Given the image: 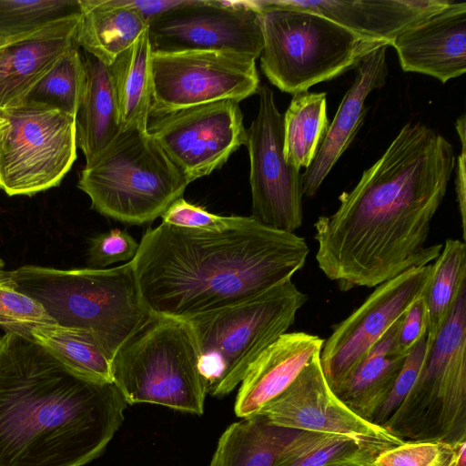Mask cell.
Returning a JSON list of instances; mask_svg holds the SVG:
<instances>
[{
    "instance_id": "6da1fadb",
    "label": "cell",
    "mask_w": 466,
    "mask_h": 466,
    "mask_svg": "<svg viewBox=\"0 0 466 466\" xmlns=\"http://www.w3.org/2000/svg\"><path fill=\"white\" fill-rule=\"evenodd\" d=\"M455 167L453 146L420 123H407L339 206L314 223L319 269L341 291L375 288L434 261L432 218Z\"/></svg>"
},
{
    "instance_id": "7a4b0ae2",
    "label": "cell",
    "mask_w": 466,
    "mask_h": 466,
    "mask_svg": "<svg viewBox=\"0 0 466 466\" xmlns=\"http://www.w3.org/2000/svg\"><path fill=\"white\" fill-rule=\"evenodd\" d=\"M309 253L295 233L238 216L218 229L161 222L143 235L132 263L147 311L188 321L291 280Z\"/></svg>"
},
{
    "instance_id": "3957f363",
    "label": "cell",
    "mask_w": 466,
    "mask_h": 466,
    "mask_svg": "<svg viewBox=\"0 0 466 466\" xmlns=\"http://www.w3.org/2000/svg\"><path fill=\"white\" fill-rule=\"evenodd\" d=\"M127 403L15 332L0 337V466H83L106 449Z\"/></svg>"
},
{
    "instance_id": "277c9868",
    "label": "cell",
    "mask_w": 466,
    "mask_h": 466,
    "mask_svg": "<svg viewBox=\"0 0 466 466\" xmlns=\"http://www.w3.org/2000/svg\"><path fill=\"white\" fill-rule=\"evenodd\" d=\"M10 277L56 324L90 334L111 360L153 317L141 300L132 260L108 268L25 265Z\"/></svg>"
},
{
    "instance_id": "5b68a950",
    "label": "cell",
    "mask_w": 466,
    "mask_h": 466,
    "mask_svg": "<svg viewBox=\"0 0 466 466\" xmlns=\"http://www.w3.org/2000/svg\"><path fill=\"white\" fill-rule=\"evenodd\" d=\"M263 35L260 68L282 92L297 94L356 68L388 42L355 33L280 0L255 1Z\"/></svg>"
},
{
    "instance_id": "8992f818",
    "label": "cell",
    "mask_w": 466,
    "mask_h": 466,
    "mask_svg": "<svg viewBox=\"0 0 466 466\" xmlns=\"http://www.w3.org/2000/svg\"><path fill=\"white\" fill-rule=\"evenodd\" d=\"M188 184L147 130L127 128L85 166L77 187L101 215L143 225L161 218Z\"/></svg>"
},
{
    "instance_id": "52a82bcc",
    "label": "cell",
    "mask_w": 466,
    "mask_h": 466,
    "mask_svg": "<svg viewBox=\"0 0 466 466\" xmlns=\"http://www.w3.org/2000/svg\"><path fill=\"white\" fill-rule=\"evenodd\" d=\"M113 382L127 404L201 415L208 385L187 321L153 316L116 353Z\"/></svg>"
},
{
    "instance_id": "ba28073f",
    "label": "cell",
    "mask_w": 466,
    "mask_h": 466,
    "mask_svg": "<svg viewBox=\"0 0 466 466\" xmlns=\"http://www.w3.org/2000/svg\"><path fill=\"white\" fill-rule=\"evenodd\" d=\"M307 299L289 280L246 301L188 320L208 393L224 397L233 391L254 360L288 332Z\"/></svg>"
},
{
    "instance_id": "9c48e42d",
    "label": "cell",
    "mask_w": 466,
    "mask_h": 466,
    "mask_svg": "<svg viewBox=\"0 0 466 466\" xmlns=\"http://www.w3.org/2000/svg\"><path fill=\"white\" fill-rule=\"evenodd\" d=\"M382 428L402 441L466 439V286L427 350L414 385Z\"/></svg>"
},
{
    "instance_id": "30bf717a",
    "label": "cell",
    "mask_w": 466,
    "mask_h": 466,
    "mask_svg": "<svg viewBox=\"0 0 466 466\" xmlns=\"http://www.w3.org/2000/svg\"><path fill=\"white\" fill-rule=\"evenodd\" d=\"M4 112L0 188L8 196L30 197L59 186L76 159L75 117L31 105Z\"/></svg>"
},
{
    "instance_id": "8fae6325",
    "label": "cell",
    "mask_w": 466,
    "mask_h": 466,
    "mask_svg": "<svg viewBox=\"0 0 466 466\" xmlns=\"http://www.w3.org/2000/svg\"><path fill=\"white\" fill-rule=\"evenodd\" d=\"M146 129L189 183L220 168L247 143L239 102L231 99L150 109Z\"/></svg>"
},
{
    "instance_id": "7c38bea8",
    "label": "cell",
    "mask_w": 466,
    "mask_h": 466,
    "mask_svg": "<svg viewBox=\"0 0 466 466\" xmlns=\"http://www.w3.org/2000/svg\"><path fill=\"white\" fill-rule=\"evenodd\" d=\"M256 59L219 51L151 54V106L171 110L258 93Z\"/></svg>"
},
{
    "instance_id": "4fadbf2b",
    "label": "cell",
    "mask_w": 466,
    "mask_h": 466,
    "mask_svg": "<svg viewBox=\"0 0 466 466\" xmlns=\"http://www.w3.org/2000/svg\"><path fill=\"white\" fill-rule=\"evenodd\" d=\"M258 111L247 128L251 217L274 229L294 233L302 225L303 175L283 152V114L273 91L259 86Z\"/></svg>"
},
{
    "instance_id": "5bb4252c",
    "label": "cell",
    "mask_w": 466,
    "mask_h": 466,
    "mask_svg": "<svg viewBox=\"0 0 466 466\" xmlns=\"http://www.w3.org/2000/svg\"><path fill=\"white\" fill-rule=\"evenodd\" d=\"M151 53L219 51L257 59L263 48L255 1L187 0L148 24Z\"/></svg>"
},
{
    "instance_id": "9a60e30c",
    "label": "cell",
    "mask_w": 466,
    "mask_h": 466,
    "mask_svg": "<svg viewBox=\"0 0 466 466\" xmlns=\"http://www.w3.org/2000/svg\"><path fill=\"white\" fill-rule=\"evenodd\" d=\"M433 263L411 268L375 287L363 303L333 327L324 339L319 360L335 392L353 369L409 307L428 289Z\"/></svg>"
},
{
    "instance_id": "2e32d148",
    "label": "cell",
    "mask_w": 466,
    "mask_h": 466,
    "mask_svg": "<svg viewBox=\"0 0 466 466\" xmlns=\"http://www.w3.org/2000/svg\"><path fill=\"white\" fill-rule=\"evenodd\" d=\"M259 414L277 426L351 438L377 454L403 442L339 400L324 376L319 352Z\"/></svg>"
},
{
    "instance_id": "e0dca14e",
    "label": "cell",
    "mask_w": 466,
    "mask_h": 466,
    "mask_svg": "<svg viewBox=\"0 0 466 466\" xmlns=\"http://www.w3.org/2000/svg\"><path fill=\"white\" fill-rule=\"evenodd\" d=\"M403 71L442 84L466 72V3L449 5L400 33L391 45Z\"/></svg>"
},
{
    "instance_id": "ac0fdd59",
    "label": "cell",
    "mask_w": 466,
    "mask_h": 466,
    "mask_svg": "<svg viewBox=\"0 0 466 466\" xmlns=\"http://www.w3.org/2000/svg\"><path fill=\"white\" fill-rule=\"evenodd\" d=\"M80 15L0 44L1 109L19 106L55 63L68 49L78 46L76 36Z\"/></svg>"
},
{
    "instance_id": "d6986e66",
    "label": "cell",
    "mask_w": 466,
    "mask_h": 466,
    "mask_svg": "<svg viewBox=\"0 0 466 466\" xmlns=\"http://www.w3.org/2000/svg\"><path fill=\"white\" fill-rule=\"evenodd\" d=\"M323 342L320 337L303 331L281 335L246 371L236 397V415L244 419L259 414L320 352Z\"/></svg>"
},
{
    "instance_id": "ffe728a7",
    "label": "cell",
    "mask_w": 466,
    "mask_h": 466,
    "mask_svg": "<svg viewBox=\"0 0 466 466\" xmlns=\"http://www.w3.org/2000/svg\"><path fill=\"white\" fill-rule=\"evenodd\" d=\"M383 46L369 54L356 67L355 79L344 95L317 156L303 175V194L315 196L341 155L363 125L368 95L386 83L388 66Z\"/></svg>"
},
{
    "instance_id": "44dd1931",
    "label": "cell",
    "mask_w": 466,
    "mask_h": 466,
    "mask_svg": "<svg viewBox=\"0 0 466 466\" xmlns=\"http://www.w3.org/2000/svg\"><path fill=\"white\" fill-rule=\"evenodd\" d=\"M288 6L318 13L360 35L390 46L405 28L450 4V0L285 1Z\"/></svg>"
},
{
    "instance_id": "7402d4cb",
    "label": "cell",
    "mask_w": 466,
    "mask_h": 466,
    "mask_svg": "<svg viewBox=\"0 0 466 466\" xmlns=\"http://www.w3.org/2000/svg\"><path fill=\"white\" fill-rule=\"evenodd\" d=\"M84 76L75 116L76 144L86 166L91 164L121 132L108 66L84 51Z\"/></svg>"
},
{
    "instance_id": "603a6c76",
    "label": "cell",
    "mask_w": 466,
    "mask_h": 466,
    "mask_svg": "<svg viewBox=\"0 0 466 466\" xmlns=\"http://www.w3.org/2000/svg\"><path fill=\"white\" fill-rule=\"evenodd\" d=\"M76 43L106 66L132 46L148 24L127 0H79Z\"/></svg>"
},
{
    "instance_id": "cb8c5ba5",
    "label": "cell",
    "mask_w": 466,
    "mask_h": 466,
    "mask_svg": "<svg viewBox=\"0 0 466 466\" xmlns=\"http://www.w3.org/2000/svg\"><path fill=\"white\" fill-rule=\"evenodd\" d=\"M401 318L334 392L352 411L369 421L391 390L406 358L391 349Z\"/></svg>"
},
{
    "instance_id": "d4e9b609",
    "label": "cell",
    "mask_w": 466,
    "mask_h": 466,
    "mask_svg": "<svg viewBox=\"0 0 466 466\" xmlns=\"http://www.w3.org/2000/svg\"><path fill=\"white\" fill-rule=\"evenodd\" d=\"M298 431L274 425L263 414L244 418L220 436L209 466H274Z\"/></svg>"
},
{
    "instance_id": "484cf974",
    "label": "cell",
    "mask_w": 466,
    "mask_h": 466,
    "mask_svg": "<svg viewBox=\"0 0 466 466\" xmlns=\"http://www.w3.org/2000/svg\"><path fill=\"white\" fill-rule=\"evenodd\" d=\"M151 54L147 29L108 66L122 130H147L151 106Z\"/></svg>"
},
{
    "instance_id": "4316f807",
    "label": "cell",
    "mask_w": 466,
    "mask_h": 466,
    "mask_svg": "<svg viewBox=\"0 0 466 466\" xmlns=\"http://www.w3.org/2000/svg\"><path fill=\"white\" fill-rule=\"evenodd\" d=\"M5 332H15L32 339L86 379L113 382L112 360L87 332L58 324L19 326Z\"/></svg>"
},
{
    "instance_id": "83f0119b",
    "label": "cell",
    "mask_w": 466,
    "mask_h": 466,
    "mask_svg": "<svg viewBox=\"0 0 466 466\" xmlns=\"http://www.w3.org/2000/svg\"><path fill=\"white\" fill-rule=\"evenodd\" d=\"M326 92H300L283 115V152L286 161L299 169L310 166L327 135Z\"/></svg>"
},
{
    "instance_id": "f1b7e54d",
    "label": "cell",
    "mask_w": 466,
    "mask_h": 466,
    "mask_svg": "<svg viewBox=\"0 0 466 466\" xmlns=\"http://www.w3.org/2000/svg\"><path fill=\"white\" fill-rule=\"evenodd\" d=\"M466 286V245L447 238L433 262V274L426 291L427 350L447 320L461 289Z\"/></svg>"
},
{
    "instance_id": "f546056e",
    "label": "cell",
    "mask_w": 466,
    "mask_h": 466,
    "mask_svg": "<svg viewBox=\"0 0 466 466\" xmlns=\"http://www.w3.org/2000/svg\"><path fill=\"white\" fill-rule=\"evenodd\" d=\"M84 76L79 46L68 49L36 82L20 105L43 106L76 116Z\"/></svg>"
},
{
    "instance_id": "4dcf8cb0",
    "label": "cell",
    "mask_w": 466,
    "mask_h": 466,
    "mask_svg": "<svg viewBox=\"0 0 466 466\" xmlns=\"http://www.w3.org/2000/svg\"><path fill=\"white\" fill-rule=\"evenodd\" d=\"M80 15L79 0H0V44Z\"/></svg>"
},
{
    "instance_id": "1f68e13d",
    "label": "cell",
    "mask_w": 466,
    "mask_h": 466,
    "mask_svg": "<svg viewBox=\"0 0 466 466\" xmlns=\"http://www.w3.org/2000/svg\"><path fill=\"white\" fill-rule=\"evenodd\" d=\"M363 451L373 452L346 436L299 431L283 449L274 466H325Z\"/></svg>"
},
{
    "instance_id": "d6a6232c",
    "label": "cell",
    "mask_w": 466,
    "mask_h": 466,
    "mask_svg": "<svg viewBox=\"0 0 466 466\" xmlns=\"http://www.w3.org/2000/svg\"><path fill=\"white\" fill-rule=\"evenodd\" d=\"M456 442L403 441L379 453L373 466H454Z\"/></svg>"
},
{
    "instance_id": "836d02e7",
    "label": "cell",
    "mask_w": 466,
    "mask_h": 466,
    "mask_svg": "<svg viewBox=\"0 0 466 466\" xmlns=\"http://www.w3.org/2000/svg\"><path fill=\"white\" fill-rule=\"evenodd\" d=\"M41 324L56 323L38 302L15 289L10 271L0 270V327L7 331Z\"/></svg>"
},
{
    "instance_id": "e575fe53",
    "label": "cell",
    "mask_w": 466,
    "mask_h": 466,
    "mask_svg": "<svg viewBox=\"0 0 466 466\" xmlns=\"http://www.w3.org/2000/svg\"><path fill=\"white\" fill-rule=\"evenodd\" d=\"M427 354L426 336L406 356L391 390L370 422L382 427L397 410L414 385Z\"/></svg>"
},
{
    "instance_id": "d590c367",
    "label": "cell",
    "mask_w": 466,
    "mask_h": 466,
    "mask_svg": "<svg viewBox=\"0 0 466 466\" xmlns=\"http://www.w3.org/2000/svg\"><path fill=\"white\" fill-rule=\"evenodd\" d=\"M138 248L139 243L128 232L113 228L91 238L87 262L90 268H106L116 262L132 260Z\"/></svg>"
},
{
    "instance_id": "8d00e7d4",
    "label": "cell",
    "mask_w": 466,
    "mask_h": 466,
    "mask_svg": "<svg viewBox=\"0 0 466 466\" xmlns=\"http://www.w3.org/2000/svg\"><path fill=\"white\" fill-rule=\"evenodd\" d=\"M238 216L224 217L210 213L200 206L187 202L182 198L175 200L161 216L162 223L179 228L198 229H218L228 227Z\"/></svg>"
},
{
    "instance_id": "74e56055",
    "label": "cell",
    "mask_w": 466,
    "mask_h": 466,
    "mask_svg": "<svg viewBox=\"0 0 466 466\" xmlns=\"http://www.w3.org/2000/svg\"><path fill=\"white\" fill-rule=\"evenodd\" d=\"M426 291L409 307L401 318L391 348L392 351L398 355L406 357L413 347L427 335Z\"/></svg>"
},
{
    "instance_id": "f35d334b",
    "label": "cell",
    "mask_w": 466,
    "mask_h": 466,
    "mask_svg": "<svg viewBox=\"0 0 466 466\" xmlns=\"http://www.w3.org/2000/svg\"><path fill=\"white\" fill-rule=\"evenodd\" d=\"M455 128L461 141V154L457 158L455 190L461 217L462 238H466V117L459 116L455 122Z\"/></svg>"
},
{
    "instance_id": "ab89813d",
    "label": "cell",
    "mask_w": 466,
    "mask_h": 466,
    "mask_svg": "<svg viewBox=\"0 0 466 466\" xmlns=\"http://www.w3.org/2000/svg\"><path fill=\"white\" fill-rule=\"evenodd\" d=\"M127 2L137 9L149 24L163 13L185 5L187 0H127Z\"/></svg>"
},
{
    "instance_id": "60d3db41",
    "label": "cell",
    "mask_w": 466,
    "mask_h": 466,
    "mask_svg": "<svg viewBox=\"0 0 466 466\" xmlns=\"http://www.w3.org/2000/svg\"><path fill=\"white\" fill-rule=\"evenodd\" d=\"M377 454L370 451H363L347 458H343L329 463L325 466H373L372 461Z\"/></svg>"
},
{
    "instance_id": "b9f144b4",
    "label": "cell",
    "mask_w": 466,
    "mask_h": 466,
    "mask_svg": "<svg viewBox=\"0 0 466 466\" xmlns=\"http://www.w3.org/2000/svg\"><path fill=\"white\" fill-rule=\"evenodd\" d=\"M454 466H466V439L456 442Z\"/></svg>"
},
{
    "instance_id": "7bdbcfd3",
    "label": "cell",
    "mask_w": 466,
    "mask_h": 466,
    "mask_svg": "<svg viewBox=\"0 0 466 466\" xmlns=\"http://www.w3.org/2000/svg\"><path fill=\"white\" fill-rule=\"evenodd\" d=\"M6 125H7V121H6V118L5 116L4 109L0 108V146H1V143H2V139H3V137H4V133H5Z\"/></svg>"
},
{
    "instance_id": "ee69618b",
    "label": "cell",
    "mask_w": 466,
    "mask_h": 466,
    "mask_svg": "<svg viewBox=\"0 0 466 466\" xmlns=\"http://www.w3.org/2000/svg\"><path fill=\"white\" fill-rule=\"evenodd\" d=\"M4 266H5V263L2 260V258H0V270L4 269Z\"/></svg>"
}]
</instances>
